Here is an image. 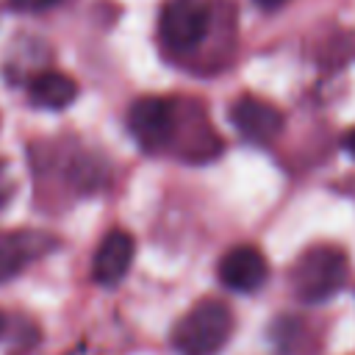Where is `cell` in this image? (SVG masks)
<instances>
[{
    "instance_id": "3",
    "label": "cell",
    "mask_w": 355,
    "mask_h": 355,
    "mask_svg": "<svg viewBox=\"0 0 355 355\" xmlns=\"http://www.w3.org/2000/svg\"><path fill=\"white\" fill-rule=\"evenodd\" d=\"M208 25H211L208 0H166L158 17V36L169 50L186 53L205 39Z\"/></svg>"
},
{
    "instance_id": "2",
    "label": "cell",
    "mask_w": 355,
    "mask_h": 355,
    "mask_svg": "<svg viewBox=\"0 0 355 355\" xmlns=\"http://www.w3.org/2000/svg\"><path fill=\"white\" fill-rule=\"evenodd\" d=\"M233 333V313L222 300H200L172 330L180 355H216Z\"/></svg>"
},
{
    "instance_id": "15",
    "label": "cell",
    "mask_w": 355,
    "mask_h": 355,
    "mask_svg": "<svg viewBox=\"0 0 355 355\" xmlns=\"http://www.w3.org/2000/svg\"><path fill=\"white\" fill-rule=\"evenodd\" d=\"M3 327H6V319H3V313H0V333H3Z\"/></svg>"
},
{
    "instance_id": "12",
    "label": "cell",
    "mask_w": 355,
    "mask_h": 355,
    "mask_svg": "<svg viewBox=\"0 0 355 355\" xmlns=\"http://www.w3.org/2000/svg\"><path fill=\"white\" fill-rule=\"evenodd\" d=\"M344 150H347V153L355 158V128H352V130L344 136Z\"/></svg>"
},
{
    "instance_id": "14",
    "label": "cell",
    "mask_w": 355,
    "mask_h": 355,
    "mask_svg": "<svg viewBox=\"0 0 355 355\" xmlns=\"http://www.w3.org/2000/svg\"><path fill=\"white\" fill-rule=\"evenodd\" d=\"M8 194V186H6V180H3V172H0V200Z\"/></svg>"
},
{
    "instance_id": "4",
    "label": "cell",
    "mask_w": 355,
    "mask_h": 355,
    "mask_svg": "<svg viewBox=\"0 0 355 355\" xmlns=\"http://www.w3.org/2000/svg\"><path fill=\"white\" fill-rule=\"evenodd\" d=\"M175 105L164 97H139L128 111V128L147 153H161L175 136Z\"/></svg>"
},
{
    "instance_id": "6",
    "label": "cell",
    "mask_w": 355,
    "mask_h": 355,
    "mask_svg": "<svg viewBox=\"0 0 355 355\" xmlns=\"http://www.w3.org/2000/svg\"><path fill=\"white\" fill-rule=\"evenodd\" d=\"M269 275L266 258L255 244L230 247L219 261V280L230 291H255Z\"/></svg>"
},
{
    "instance_id": "7",
    "label": "cell",
    "mask_w": 355,
    "mask_h": 355,
    "mask_svg": "<svg viewBox=\"0 0 355 355\" xmlns=\"http://www.w3.org/2000/svg\"><path fill=\"white\" fill-rule=\"evenodd\" d=\"M55 241L39 230H14L0 233V283L19 275L28 263L42 258Z\"/></svg>"
},
{
    "instance_id": "1",
    "label": "cell",
    "mask_w": 355,
    "mask_h": 355,
    "mask_svg": "<svg viewBox=\"0 0 355 355\" xmlns=\"http://www.w3.org/2000/svg\"><path fill=\"white\" fill-rule=\"evenodd\" d=\"M349 261L336 244H313L300 252L291 266V291L302 302H324L347 283Z\"/></svg>"
},
{
    "instance_id": "8",
    "label": "cell",
    "mask_w": 355,
    "mask_h": 355,
    "mask_svg": "<svg viewBox=\"0 0 355 355\" xmlns=\"http://www.w3.org/2000/svg\"><path fill=\"white\" fill-rule=\"evenodd\" d=\"M133 239L130 233L125 230H111L97 252H94V261H92V277L100 283V286H114L125 277V272L130 269V261H133Z\"/></svg>"
},
{
    "instance_id": "13",
    "label": "cell",
    "mask_w": 355,
    "mask_h": 355,
    "mask_svg": "<svg viewBox=\"0 0 355 355\" xmlns=\"http://www.w3.org/2000/svg\"><path fill=\"white\" fill-rule=\"evenodd\" d=\"M258 6H263V8H277V6H283L286 0H255Z\"/></svg>"
},
{
    "instance_id": "11",
    "label": "cell",
    "mask_w": 355,
    "mask_h": 355,
    "mask_svg": "<svg viewBox=\"0 0 355 355\" xmlns=\"http://www.w3.org/2000/svg\"><path fill=\"white\" fill-rule=\"evenodd\" d=\"M55 3H61V0H8V6L11 8H17V11H44V8H53Z\"/></svg>"
},
{
    "instance_id": "10",
    "label": "cell",
    "mask_w": 355,
    "mask_h": 355,
    "mask_svg": "<svg viewBox=\"0 0 355 355\" xmlns=\"http://www.w3.org/2000/svg\"><path fill=\"white\" fill-rule=\"evenodd\" d=\"M272 338L283 355H308L311 352V330L305 319L297 316H280L277 324L272 327Z\"/></svg>"
},
{
    "instance_id": "9",
    "label": "cell",
    "mask_w": 355,
    "mask_h": 355,
    "mask_svg": "<svg viewBox=\"0 0 355 355\" xmlns=\"http://www.w3.org/2000/svg\"><path fill=\"white\" fill-rule=\"evenodd\" d=\"M28 94H31V103L39 105V108H50V111H58V108H67L75 97H78V86L69 75L64 72H55V69H42L31 78L28 83Z\"/></svg>"
},
{
    "instance_id": "5",
    "label": "cell",
    "mask_w": 355,
    "mask_h": 355,
    "mask_svg": "<svg viewBox=\"0 0 355 355\" xmlns=\"http://www.w3.org/2000/svg\"><path fill=\"white\" fill-rule=\"evenodd\" d=\"M230 122L233 128L252 144H269L283 130V114L266 100L258 97H239L230 105Z\"/></svg>"
}]
</instances>
